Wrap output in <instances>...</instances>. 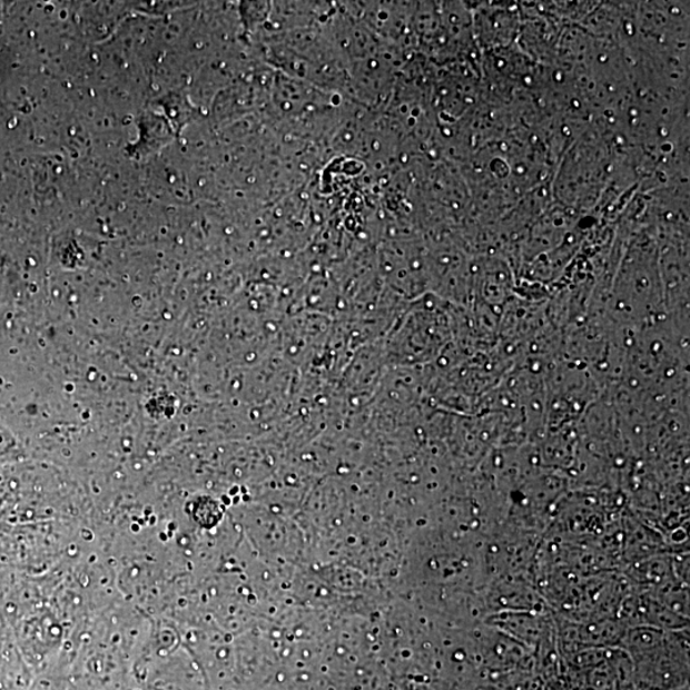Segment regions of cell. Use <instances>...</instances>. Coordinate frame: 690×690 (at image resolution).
I'll return each instance as SVG.
<instances>
[{"mask_svg":"<svg viewBox=\"0 0 690 690\" xmlns=\"http://www.w3.org/2000/svg\"><path fill=\"white\" fill-rule=\"evenodd\" d=\"M688 638L668 631L651 649L629 655L637 690H686L689 678Z\"/></svg>","mask_w":690,"mask_h":690,"instance_id":"cell-1","label":"cell"}]
</instances>
